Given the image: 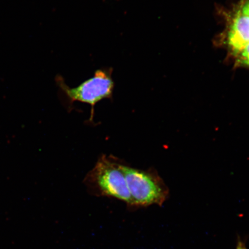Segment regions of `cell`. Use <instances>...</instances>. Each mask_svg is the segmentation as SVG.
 I'll return each mask as SVG.
<instances>
[{"mask_svg": "<svg viewBox=\"0 0 249 249\" xmlns=\"http://www.w3.org/2000/svg\"><path fill=\"white\" fill-rule=\"evenodd\" d=\"M236 249H248L242 242H239Z\"/></svg>", "mask_w": 249, "mask_h": 249, "instance_id": "4", "label": "cell"}, {"mask_svg": "<svg viewBox=\"0 0 249 249\" xmlns=\"http://www.w3.org/2000/svg\"><path fill=\"white\" fill-rule=\"evenodd\" d=\"M120 161L102 155L84 182L93 194L117 198L132 206V198Z\"/></svg>", "mask_w": 249, "mask_h": 249, "instance_id": "1", "label": "cell"}, {"mask_svg": "<svg viewBox=\"0 0 249 249\" xmlns=\"http://www.w3.org/2000/svg\"><path fill=\"white\" fill-rule=\"evenodd\" d=\"M132 198V206H161L169 196L163 180L153 169L142 170L121 163Z\"/></svg>", "mask_w": 249, "mask_h": 249, "instance_id": "3", "label": "cell"}, {"mask_svg": "<svg viewBox=\"0 0 249 249\" xmlns=\"http://www.w3.org/2000/svg\"><path fill=\"white\" fill-rule=\"evenodd\" d=\"M113 69L111 67L102 68L96 70L93 76L81 83L76 87L68 86L64 77L58 74L55 77V83L58 87L61 97L72 107L74 102H80L91 107L89 121H93L94 108L96 104L104 99L113 98L115 83L112 77Z\"/></svg>", "mask_w": 249, "mask_h": 249, "instance_id": "2", "label": "cell"}]
</instances>
